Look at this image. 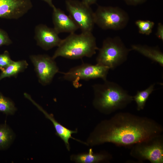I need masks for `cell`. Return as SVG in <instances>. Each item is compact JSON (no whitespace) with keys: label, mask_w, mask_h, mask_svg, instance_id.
I'll list each match as a JSON object with an SVG mask.
<instances>
[{"label":"cell","mask_w":163,"mask_h":163,"mask_svg":"<svg viewBox=\"0 0 163 163\" xmlns=\"http://www.w3.org/2000/svg\"><path fill=\"white\" fill-rule=\"evenodd\" d=\"M161 125L153 120L128 112H119L97 126L89 139L91 145L105 142L129 146L160 136Z\"/></svg>","instance_id":"cell-1"},{"label":"cell","mask_w":163,"mask_h":163,"mask_svg":"<svg viewBox=\"0 0 163 163\" xmlns=\"http://www.w3.org/2000/svg\"><path fill=\"white\" fill-rule=\"evenodd\" d=\"M104 81L92 86L93 104L100 112L109 114L125 108L133 101V96L118 84L107 80Z\"/></svg>","instance_id":"cell-2"},{"label":"cell","mask_w":163,"mask_h":163,"mask_svg":"<svg viewBox=\"0 0 163 163\" xmlns=\"http://www.w3.org/2000/svg\"><path fill=\"white\" fill-rule=\"evenodd\" d=\"M98 49L92 32L72 33L62 40L52 57L54 59L59 57L70 59L91 57Z\"/></svg>","instance_id":"cell-3"},{"label":"cell","mask_w":163,"mask_h":163,"mask_svg":"<svg viewBox=\"0 0 163 163\" xmlns=\"http://www.w3.org/2000/svg\"><path fill=\"white\" fill-rule=\"evenodd\" d=\"M98 50L96 64L113 70L126 61L131 49L126 47L120 37L116 36L106 38Z\"/></svg>","instance_id":"cell-4"},{"label":"cell","mask_w":163,"mask_h":163,"mask_svg":"<svg viewBox=\"0 0 163 163\" xmlns=\"http://www.w3.org/2000/svg\"><path fill=\"white\" fill-rule=\"evenodd\" d=\"M94 15L95 24L105 30L122 29L127 26L129 20L128 13L117 7L98 6Z\"/></svg>","instance_id":"cell-5"},{"label":"cell","mask_w":163,"mask_h":163,"mask_svg":"<svg viewBox=\"0 0 163 163\" xmlns=\"http://www.w3.org/2000/svg\"><path fill=\"white\" fill-rule=\"evenodd\" d=\"M161 135L133 145L130 155L139 161L152 163H163V141Z\"/></svg>","instance_id":"cell-6"},{"label":"cell","mask_w":163,"mask_h":163,"mask_svg":"<svg viewBox=\"0 0 163 163\" xmlns=\"http://www.w3.org/2000/svg\"><path fill=\"white\" fill-rule=\"evenodd\" d=\"M65 3L69 16L82 32H92L95 24L94 15L90 5L78 0H66Z\"/></svg>","instance_id":"cell-7"},{"label":"cell","mask_w":163,"mask_h":163,"mask_svg":"<svg viewBox=\"0 0 163 163\" xmlns=\"http://www.w3.org/2000/svg\"><path fill=\"white\" fill-rule=\"evenodd\" d=\"M109 69L107 67L97 64L84 63L71 68L67 72L61 73L64 80L72 82L75 87L78 88L80 80L101 78L104 81L106 80Z\"/></svg>","instance_id":"cell-8"},{"label":"cell","mask_w":163,"mask_h":163,"mask_svg":"<svg viewBox=\"0 0 163 163\" xmlns=\"http://www.w3.org/2000/svg\"><path fill=\"white\" fill-rule=\"evenodd\" d=\"M30 58L34 67L39 82L44 85L52 82L59 69L55 59L47 55H31Z\"/></svg>","instance_id":"cell-9"},{"label":"cell","mask_w":163,"mask_h":163,"mask_svg":"<svg viewBox=\"0 0 163 163\" xmlns=\"http://www.w3.org/2000/svg\"><path fill=\"white\" fill-rule=\"evenodd\" d=\"M32 7L31 0H0V18L18 19Z\"/></svg>","instance_id":"cell-10"},{"label":"cell","mask_w":163,"mask_h":163,"mask_svg":"<svg viewBox=\"0 0 163 163\" xmlns=\"http://www.w3.org/2000/svg\"><path fill=\"white\" fill-rule=\"evenodd\" d=\"M34 39L37 45L45 50L58 46L62 39L54 28L42 24L37 25L34 30Z\"/></svg>","instance_id":"cell-11"},{"label":"cell","mask_w":163,"mask_h":163,"mask_svg":"<svg viewBox=\"0 0 163 163\" xmlns=\"http://www.w3.org/2000/svg\"><path fill=\"white\" fill-rule=\"evenodd\" d=\"M53 28L58 34L63 32L74 33L79 29L71 17L66 15L63 11L55 6L53 8Z\"/></svg>","instance_id":"cell-12"},{"label":"cell","mask_w":163,"mask_h":163,"mask_svg":"<svg viewBox=\"0 0 163 163\" xmlns=\"http://www.w3.org/2000/svg\"><path fill=\"white\" fill-rule=\"evenodd\" d=\"M24 97L30 101L38 109L42 112L45 115L46 118L50 120L52 123L55 129L56 134L61 139L63 140L67 149L70 150L69 139L71 138L77 141L81 142L80 141L73 138L72 135V134L77 133V130L73 131L70 130L55 120L51 114H49L38 104L28 94L25 93Z\"/></svg>","instance_id":"cell-13"},{"label":"cell","mask_w":163,"mask_h":163,"mask_svg":"<svg viewBox=\"0 0 163 163\" xmlns=\"http://www.w3.org/2000/svg\"><path fill=\"white\" fill-rule=\"evenodd\" d=\"M131 50H135L153 61L163 66V53L158 46L151 47L146 45L133 44Z\"/></svg>","instance_id":"cell-14"},{"label":"cell","mask_w":163,"mask_h":163,"mask_svg":"<svg viewBox=\"0 0 163 163\" xmlns=\"http://www.w3.org/2000/svg\"><path fill=\"white\" fill-rule=\"evenodd\" d=\"M112 158L111 155L107 153L94 154L92 149L86 153L79 154L72 157L75 162L79 163H95L103 161Z\"/></svg>","instance_id":"cell-15"},{"label":"cell","mask_w":163,"mask_h":163,"mask_svg":"<svg viewBox=\"0 0 163 163\" xmlns=\"http://www.w3.org/2000/svg\"><path fill=\"white\" fill-rule=\"evenodd\" d=\"M28 64L26 60H22L13 62L2 70L0 74V81L3 78L17 77L20 73L24 71Z\"/></svg>","instance_id":"cell-16"},{"label":"cell","mask_w":163,"mask_h":163,"mask_svg":"<svg viewBox=\"0 0 163 163\" xmlns=\"http://www.w3.org/2000/svg\"><path fill=\"white\" fill-rule=\"evenodd\" d=\"M155 84H152L144 90L137 91L136 94L133 96V101H135L138 110L139 111L144 108L149 97L155 90Z\"/></svg>","instance_id":"cell-17"},{"label":"cell","mask_w":163,"mask_h":163,"mask_svg":"<svg viewBox=\"0 0 163 163\" xmlns=\"http://www.w3.org/2000/svg\"><path fill=\"white\" fill-rule=\"evenodd\" d=\"M13 134L6 123L0 125V150L5 149L13 140Z\"/></svg>","instance_id":"cell-18"},{"label":"cell","mask_w":163,"mask_h":163,"mask_svg":"<svg viewBox=\"0 0 163 163\" xmlns=\"http://www.w3.org/2000/svg\"><path fill=\"white\" fill-rule=\"evenodd\" d=\"M16 110L13 102L0 92V112L6 115L13 114Z\"/></svg>","instance_id":"cell-19"},{"label":"cell","mask_w":163,"mask_h":163,"mask_svg":"<svg viewBox=\"0 0 163 163\" xmlns=\"http://www.w3.org/2000/svg\"><path fill=\"white\" fill-rule=\"evenodd\" d=\"M135 24L140 34L149 35L152 32L155 23L149 20H138L136 21Z\"/></svg>","instance_id":"cell-20"},{"label":"cell","mask_w":163,"mask_h":163,"mask_svg":"<svg viewBox=\"0 0 163 163\" xmlns=\"http://www.w3.org/2000/svg\"><path fill=\"white\" fill-rule=\"evenodd\" d=\"M13 61L8 51L5 50L3 53L0 54V69L2 71L12 63Z\"/></svg>","instance_id":"cell-21"},{"label":"cell","mask_w":163,"mask_h":163,"mask_svg":"<svg viewBox=\"0 0 163 163\" xmlns=\"http://www.w3.org/2000/svg\"><path fill=\"white\" fill-rule=\"evenodd\" d=\"M12 43L8 33L4 30L0 28V47L4 45H9Z\"/></svg>","instance_id":"cell-22"},{"label":"cell","mask_w":163,"mask_h":163,"mask_svg":"<svg viewBox=\"0 0 163 163\" xmlns=\"http://www.w3.org/2000/svg\"><path fill=\"white\" fill-rule=\"evenodd\" d=\"M156 35L158 39L163 40V25L161 23L158 24Z\"/></svg>","instance_id":"cell-23"},{"label":"cell","mask_w":163,"mask_h":163,"mask_svg":"<svg viewBox=\"0 0 163 163\" xmlns=\"http://www.w3.org/2000/svg\"><path fill=\"white\" fill-rule=\"evenodd\" d=\"M128 5H136L142 4L146 0H123Z\"/></svg>","instance_id":"cell-24"},{"label":"cell","mask_w":163,"mask_h":163,"mask_svg":"<svg viewBox=\"0 0 163 163\" xmlns=\"http://www.w3.org/2000/svg\"><path fill=\"white\" fill-rule=\"evenodd\" d=\"M82 1L89 5L95 4L97 0H82Z\"/></svg>","instance_id":"cell-25"},{"label":"cell","mask_w":163,"mask_h":163,"mask_svg":"<svg viewBox=\"0 0 163 163\" xmlns=\"http://www.w3.org/2000/svg\"><path fill=\"white\" fill-rule=\"evenodd\" d=\"M46 2L52 8L55 6L53 4L52 0H42Z\"/></svg>","instance_id":"cell-26"}]
</instances>
